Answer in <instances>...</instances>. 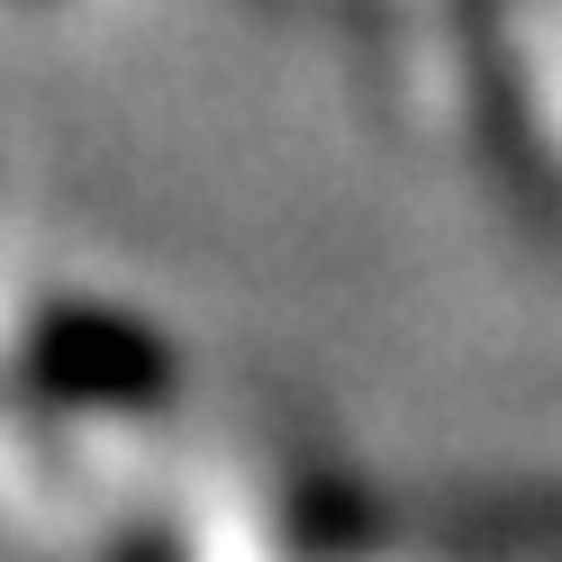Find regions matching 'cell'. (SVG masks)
Listing matches in <instances>:
<instances>
[{
  "instance_id": "cell-1",
  "label": "cell",
  "mask_w": 562,
  "mask_h": 562,
  "mask_svg": "<svg viewBox=\"0 0 562 562\" xmlns=\"http://www.w3.org/2000/svg\"><path fill=\"white\" fill-rule=\"evenodd\" d=\"M37 372L64 400H100V408L172 391V355L136 318H110V308H55L37 327Z\"/></svg>"
}]
</instances>
